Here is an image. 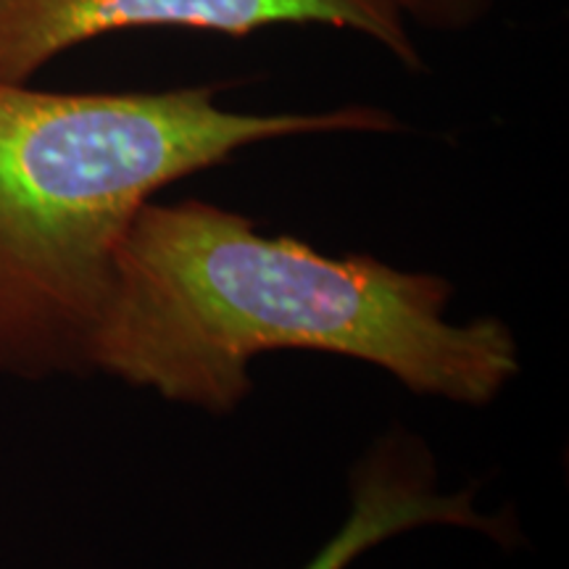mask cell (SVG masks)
Returning <instances> with one entry per match:
<instances>
[{"mask_svg":"<svg viewBox=\"0 0 569 569\" xmlns=\"http://www.w3.org/2000/svg\"><path fill=\"white\" fill-rule=\"evenodd\" d=\"M451 282L369 253L327 256L261 234L206 201H148L122 238L90 372L172 403L230 415L251 393V361L319 351L386 369L403 388L486 407L519 372L498 319H446Z\"/></svg>","mask_w":569,"mask_h":569,"instance_id":"6da1fadb","label":"cell"},{"mask_svg":"<svg viewBox=\"0 0 569 569\" xmlns=\"http://www.w3.org/2000/svg\"><path fill=\"white\" fill-rule=\"evenodd\" d=\"M219 84L48 92L0 80V375L90 372L122 238L167 184L259 142L393 132L380 106L246 113Z\"/></svg>","mask_w":569,"mask_h":569,"instance_id":"7a4b0ae2","label":"cell"},{"mask_svg":"<svg viewBox=\"0 0 569 569\" xmlns=\"http://www.w3.org/2000/svg\"><path fill=\"white\" fill-rule=\"evenodd\" d=\"M277 24L356 32L403 69H425L396 0H0V80L30 82L61 53L111 32L188 27L246 38Z\"/></svg>","mask_w":569,"mask_h":569,"instance_id":"3957f363","label":"cell"},{"mask_svg":"<svg viewBox=\"0 0 569 569\" xmlns=\"http://www.w3.org/2000/svg\"><path fill=\"white\" fill-rule=\"evenodd\" d=\"M430 525L467 528L515 543L509 517L480 515L472 490L440 493L430 451L417 438L396 430L367 453L351 478V511L343 528L303 569H348L382 540Z\"/></svg>","mask_w":569,"mask_h":569,"instance_id":"277c9868","label":"cell"},{"mask_svg":"<svg viewBox=\"0 0 569 569\" xmlns=\"http://www.w3.org/2000/svg\"><path fill=\"white\" fill-rule=\"evenodd\" d=\"M403 17L425 30L465 32L493 11L496 0H396Z\"/></svg>","mask_w":569,"mask_h":569,"instance_id":"5b68a950","label":"cell"}]
</instances>
